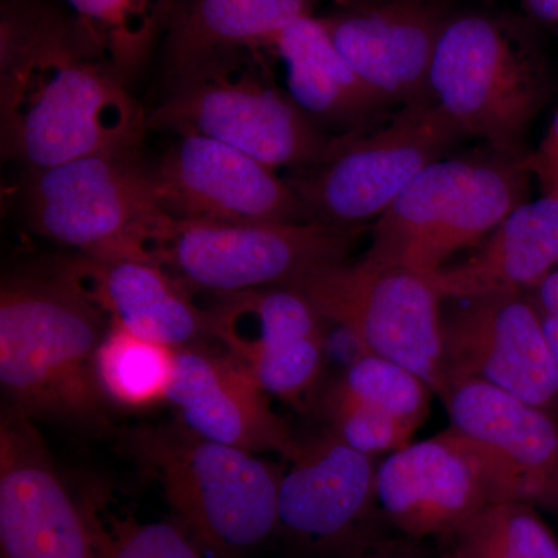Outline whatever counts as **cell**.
<instances>
[{
	"mask_svg": "<svg viewBox=\"0 0 558 558\" xmlns=\"http://www.w3.org/2000/svg\"><path fill=\"white\" fill-rule=\"evenodd\" d=\"M284 68L286 95L322 130L359 134L377 126L392 108L341 57L318 16H306L253 51Z\"/></svg>",
	"mask_w": 558,
	"mask_h": 558,
	"instance_id": "19",
	"label": "cell"
},
{
	"mask_svg": "<svg viewBox=\"0 0 558 558\" xmlns=\"http://www.w3.org/2000/svg\"><path fill=\"white\" fill-rule=\"evenodd\" d=\"M319 0H178L167 31L168 73L236 51H259Z\"/></svg>",
	"mask_w": 558,
	"mask_h": 558,
	"instance_id": "22",
	"label": "cell"
},
{
	"mask_svg": "<svg viewBox=\"0 0 558 558\" xmlns=\"http://www.w3.org/2000/svg\"><path fill=\"white\" fill-rule=\"evenodd\" d=\"M269 392L231 352L199 343L175 348V369L167 402L179 424L199 438L248 451H274L293 461L303 444L271 410Z\"/></svg>",
	"mask_w": 558,
	"mask_h": 558,
	"instance_id": "17",
	"label": "cell"
},
{
	"mask_svg": "<svg viewBox=\"0 0 558 558\" xmlns=\"http://www.w3.org/2000/svg\"><path fill=\"white\" fill-rule=\"evenodd\" d=\"M292 288L326 322L340 326L360 354L398 363L447 402L451 388L442 360V296L432 277L363 258L325 267Z\"/></svg>",
	"mask_w": 558,
	"mask_h": 558,
	"instance_id": "8",
	"label": "cell"
},
{
	"mask_svg": "<svg viewBox=\"0 0 558 558\" xmlns=\"http://www.w3.org/2000/svg\"><path fill=\"white\" fill-rule=\"evenodd\" d=\"M325 362L326 337H314L267 349L242 363L269 395L301 407L317 387Z\"/></svg>",
	"mask_w": 558,
	"mask_h": 558,
	"instance_id": "29",
	"label": "cell"
},
{
	"mask_svg": "<svg viewBox=\"0 0 558 558\" xmlns=\"http://www.w3.org/2000/svg\"><path fill=\"white\" fill-rule=\"evenodd\" d=\"M366 227L341 229L318 220L229 223L175 219L161 213L143 247L190 290L216 296L296 286L343 263Z\"/></svg>",
	"mask_w": 558,
	"mask_h": 558,
	"instance_id": "7",
	"label": "cell"
},
{
	"mask_svg": "<svg viewBox=\"0 0 558 558\" xmlns=\"http://www.w3.org/2000/svg\"><path fill=\"white\" fill-rule=\"evenodd\" d=\"M451 16L444 0H333L318 20L360 78L403 108L433 102L429 68Z\"/></svg>",
	"mask_w": 558,
	"mask_h": 558,
	"instance_id": "15",
	"label": "cell"
},
{
	"mask_svg": "<svg viewBox=\"0 0 558 558\" xmlns=\"http://www.w3.org/2000/svg\"><path fill=\"white\" fill-rule=\"evenodd\" d=\"M292 462L279 481L278 527L304 548L343 556L373 545L363 537L379 506L373 458L329 433Z\"/></svg>",
	"mask_w": 558,
	"mask_h": 558,
	"instance_id": "16",
	"label": "cell"
},
{
	"mask_svg": "<svg viewBox=\"0 0 558 558\" xmlns=\"http://www.w3.org/2000/svg\"><path fill=\"white\" fill-rule=\"evenodd\" d=\"M171 81L170 95L148 116V128L216 140L277 171L315 167L339 138L290 100L252 51L213 58Z\"/></svg>",
	"mask_w": 558,
	"mask_h": 558,
	"instance_id": "5",
	"label": "cell"
},
{
	"mask_svg": "<svg viewBox=\"0 0 558 558\" xmlns=\"http://www.w3.org/2000/svg\"><path fill=\"white\" fill-rule=\"evenodd\" d=\"M468 301L442 314L444 371L450 388L484 381L558 417V365L534 303L521 293Z\"/></svg>",
	"mask_w": 558,
	"mask_h": 558,
	"instance_id": "12",
	"label": "cell"
},
{
	"mask_svg": "<svg viewBox=\"0 0 558 558\" xmlns=\"http://www.w3.org/2000/svg\"><path fill=\"white\" fill-rule=\"evenodd\" d=\"M149 174L157 204L171 218L229 223L311 220L299 194L277 170L202 135H180Z\"/></svg>",
	"mask_w": 558,
	"mask_h": 558,
	"instance_id": "13",
	"label": "cell"
},
{
	"mask_svg": "<svg viewBox=\"0 0 558 558\" xmlns=\"http://www.w3.org/2000/svg\"><path fill=\"white\" fill-rule=\"evenodd\" d=\"M376 494L385 519L416 539L449 537L495 502L527 501L505 459L453 425L392 451L377 468Z\"/></svg>",
	"mask_w": 558,
	"mask_h": 558,
	"instance_id": "11",
	"label": "cell"
},
{
	"mask_svg": "<svg viewBox=\"0 0 558 558\" xmlns=\"http://www.w3.org/2000/svg\"><path fill=\"white\" fill-rule=\"evenodd\" d=\"M24 201L40 236L101 258L142 259L163 213L149 171L132 154H94L31 170Z\"/></svg>",
	"mask_w": 558,
	"mask_h": 558,
	"instance_id": "10",
	"label": "cell"
},
{
	"mask_svg": "<svg viewBox=\"0 0 558 558\" xmlns=\"http://www.w3.org/2000/svg\"><path fill=\"white\" fill-rule=\"evenodd\" d=\"M0 558H95L81 499L33 418L13 410L0 424Z\"/></svg>",
	"mask_w": 558,
	"mask_h": 558,
	"instance_id": "14",
	"label": "cell"
},
{
	"mask_svg": "<svg viewBox=\"0 0 558 558\" xmlns=\"http://www.w3.org/2000/svg\"><path fill=\"white\" fill-rule=\"evenodd\" d=\"M447 558H453V557L449 556V557H447Z\"/></svg>",
	"mask_w": 558,
	"mask_h": 558,
	"instance_id": "34",
	"label": "cell"
},
{
	"mask_svg": "<svg viewBox=\"0 0 558 558\" xmlns=\"http://www.w3.org/2000/svg\"><path fill=\"white\" fill-rule=\"evenodd\" d=\"M72 16L10 0L0 21L3 156L31 170L132 154L148 116Z\"/></svg>",
	"mask_w": 558,
	"mask_h": 558,
	"instance_id": "1",
	"label": "cell"
},
{
	"mask_svg": "<svg viewBox=\"0 0 558 558\" xmlns=\"http://www.w3.org/2000/svg\"><path fill=\"white\" fill-rule=\"evenodd\" d=\"M98 381L110 403L143 410L167 400L175 369V348L109 325L98 347Z\"/></svg>",
	"mask_w": 558,
	"mask_h": 558,
	"instance_id": "25",
	"label": "cell"
},
{
	"mask_svg": "<svg viewBox=\"0 0 558 558\" xmlns=\"http://www.w3.org/2000/svg\"><path fill=\"white\" fill-rule=\"evenodd\" d=\"M343 558H405L400 556H392L391 553H387L379 548V546L369 545L366 548L354 550V553L347 554Z\"/></svg>",
	"mask_w": 558,
	"mask_h": 558,
	"instance_id": "33",
	"label": "cell"
},
{
	"mask_svg": "<svg viewBox=\"0 0 558 558\" xmlns=\"http://www.w3.org/2000/svg\"><path fill=\"white\" fill-rule=\"evenodd\" d=\"M216 299L208 310V336L241 362L267 349L326 337L328 322L292 286L253 289Z\"/></svg>",
	"mask_w": 558,
	"mask_h": 558,
	"instance_id": "23",
	"label": "cell"
},
{
	"mask_svg": "<svg viewBox=\"0 0 558 558\" xmlns=\"http://www.w3.org/2000/svg\"><path fill=\"white\" fill-rule=\"evenodd\" d=\"M80 499L95 558H211L179 521H140L132 510L120 508L106 488H87Z\"/></svg>",
	"mask_w": 558,
	"mask_h": 558,
	"instance_id": "26",
	"label": "cell"
},
{
	"mask_svg": "<svg viewBox=\"0 0 558 558\" xmlns=\"http://www.w3.org/2000/svg\"><path fill=\"white\" fill-rule=\"evenodd\" d=\"M451 425L497 451L527 501L558 510V417L484 381L451 387Z\"/></svg>",
	"mask_w": 558,
	"mask_h": 558,
	"instance_id": "20",
	"label": "cell"
},
{
	"mask_svg": "<svg viewBox=\"0 0 558 558\" xmlns=\"http://www.w3.org/2000/svg\"><path fill=\"white\" fill-rule=\"evenodd\" d=\"M446 538L453 558H558L556 535L524 499L487 506Z\"/></svg>",
	"mask_w": 558,
	"mask_h": 558,
	"instance_id": "27",
	"label": "cell"
},
{
	"mask_svg": "<svg viewBox=\"0 0 558 558\" xmlns=\"http://www.w3.org/2000/svg\"><path fill=\"white\" fill-rule=\"evenodd\" d=\"M558 269V197L526 201L492 231L464 263L432 281L442 300H472L535 289Z\"/></svg>",
	"mask_w": 558,
	"mask_h": 558,
	"instance_id": "21",
	"label": "cell"
},
{
	"mask_svg": "<svg viewBox=\"0 0 558 558\" xmlns=\"http://www.w3.org/2000/svg\"><path fill=\"white\" fill-rule=\"evenodd\" d=\"M126 447L209 557L242 558L278 529L282 473L255 454L180 424L134 429Z\"/></svg>",
	"mask_w": 558,
	"mask_h": 558,
	"instance_id": "4",
	"label": "cell"
},
{
	"mask_svg": "<svg viewBox=\"0 0 558 558\" xmlns=\"http://www.w3.org/2000/svg\"><path fill=\"white\" fill-rule=\"evenodd\" d=\"M531 175L527 159L494 149L433 161L374 223L363 258L433 277L526 202Z\"/></svg>",
	"mask_w": 558,
	"mask_h": 558,
	"instance_id": "6",
	"label": "cell"
},
{
	"mask_svg": "<svg viewBox=\"0 0 558 558\" xmlns=\"http://www.w3.org/2000/svg\"><path fill=\"white\" fill-rule=\"evenodd\" d=\"M98 307L109 325L135 336L180 348L209 337L208 310L191 299V290L149 260L80 255L57 270Z\"/></svg>",
	"mask_w": 558,
	"mask_h": 558,
	"instance_id": "18",
	"label": "cell"
},
{
	"mask_svg": "<svg viewBox=\"0 0 558 558\" xmlns=\"http://www.w3.org/2000/svg\"><path fill=\"white\" fill-rule=\"evenodd\" d=\"M429 389L421 377L391 360L360 354L333 381L326 396L357 403L417 429L432 407Z\"/></svg>",
	"mask_w": 558,
	"mask_h": 558,
	"instance_id": "28",
	"label": "cell"
},
{
	"mask_svg": "<svg viewBox=\"0 0 558 558\" xmlns=\"http://www.w3.org/2000/svg\"><path fill=\"white\" fill-rule=\"evenodd\" d=\"M106 323L105 314L57 271L3 281L0 385L10 410L106 432L110 402L95 366Z\"/></svg>",
	"mask_w": 558,
	"mask_h": 558,
	"instance_id": "2",
	"label": "cell"
},
{
	"mask_svg": "<svg viewBox=\"0 0 558 558\" xmlns=\"http://www.w3.org/2000/svg\"><path fill=\"white\" fill-rule=\"evenodd\" d=\"M527 168L545 196L558 197V108L538 149L529 154Z\"/></svg>",
	"mask_w": 558,
	"mask_h": 558,
	"instance_id": "31",
	"label": "cell"
},
{
	"mask_svg": "<svg viewBox=\"0 0 558 558\" xmlns=\"http://www.w3.org/2000/svg\"><path fill=\"white\" fill-rule=\"evenodd\" d=\"M461 137L435 102L403 106L368 131L339 135L325 160L286 180L311 220L359 229L379 219L411 180Z\"/></svg>",
	"mask_w": 558,
	"mask_h": 558,
	"instance_id": "9",
	"label": "cell"
},
{
	"mask_svg": "<svg viewBox=\"0 0 558 558\" xmlns=\"http://www.w3.org/2000/svg\"><path fill=\"white\" fill-rule=\"evenodd\" d=\"M531 21L558 36V0H523Z\"/></svg>",
	"mask_w": 558,
	"mask_h": 558,
	"instance_id": "32",
	"label": "cell"
},
{
	"mask_svg": "<svg viewBox=\"0 0 558 558\" xmlns=\"http://www.w3.org/2000/svg\"><path fill=\"white\" fill-rule=\"evenodd\" d=\"M175 2L178 0H65L73 20L124 81L137 72L156 39L168 31Z\"/></svg>",
	"mask_w": 558,
	"mask_h": 558,
	"instance_id": "24",
	"label": "cell"
},
{
	"mask_svg": "<svg viewBox=\"0 0 558 558\" xmlns=\"http://www.w3.org/2000/svg\"><path fill=\"white\" fill-rule=\"evenodd\" d=\"M548 64L527 22L488 13L453 14L433 54L429 90L459 131L513 159L548 101Z\"/></svg>",
	"mask_w": 558,
	"mask_h": 558,
	"instance_id": "3",
	"label": "cell"
},
{
	"mask_svg": "<svg viewBox=\"0 0 558 558\" xmlns=\"http://www.w3.org/2000/svg\"><path fill=\"white\" fill-rule=\"evenodd\" d=\"M323 413L329 421L330 433L369 458L403 449L416 433L396 418L330 396H325Z\"/></svg>",
	"mask_w": 558,
	"mask_h": 558,
	"instance_id": "30",
	"label": "cell"
}]
</instances>
